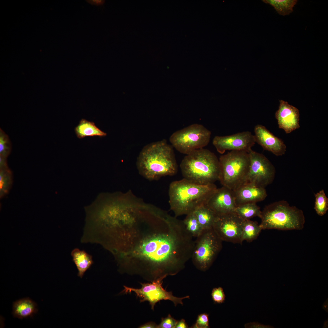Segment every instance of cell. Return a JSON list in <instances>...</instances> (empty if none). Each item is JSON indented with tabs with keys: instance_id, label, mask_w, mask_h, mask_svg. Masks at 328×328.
Segmentation results:
<instances>
[{
	"instance_id": "6da1fadb",
	"label": "cell",
	"mask_w": 328,
	"mask_h": 328,
	"mask_svg": "<svg viewBox=\"0 0 328 328\" xmlns=\"http://www.w3.org/2000/svg\"><path fill=\"white\" fill-rule=\"evenodd\" d=\"M190 235L182 220L156 207H142L108 229L106 249L121 272L150 282L172 275L189 257Z\"/></svg>"
},
{
	"instance_id": "7a4b0ae2",
	"label": "cell",
	"mask_w": 328,
	"mask_h": 328,
	"mask_svg": "<svg viewBox=\"0 0 328 328\" xmlns=\"http://www.w3.org/2000/svg\"><path fill=\"white\" fill-rule=\"evenodd\" d=\"M136 166L139 174L150 181L175 175L178 168L173 148L165 139L145 146L137 158Z\"/></svg>"
},
{
	"instance_id": "3957f363",
	"label": "cell",
	"mask_w": 328,
	"mask_h": 328,
	"mask_svg": "<svg viewBox=\"0 0 328 328\" xmlns=\"http://www.w3.org/2000/svg\"><path fill=\"white\" fill-rule=\"evenodd\" d=\"M217 189L214 183L199 184L184 178L173 181L169 190L170 209L176 217L186 215L206 204Z\"/></svg>"
},
{
	"instance_id": "277c9868",
	"label": "cell",
	"mask_w": 328,
	"mask_h": 328,
	"mask_svg": "<svg viewBox=\"0 0 328 328\" xmlns=\"http://www.w3.org/2000/svg\"><path fill=\"white\" fill-rule=\"evenodd\" d=\"M180 167L183 178L194 183L206 185L219 180V159L208 149L196 150L186 155Z\"/></svg>"
},
{
	"instance_id": "5b68a950",
	"label": "cell",
	"mask_w": 328,
	"mask_h": 328,
	"mask_svg": "<svg viewBox=\"0 0 328 328\" xmlns=\"http://www.w3.org/2000/svg\"><path fill=\"white\" fill-rule=\"evenodd\" d=\"M259 224L262 230H301L304 227L305 217L302 211L290 206L284 200L265 206L261 211Z\"/></svg>"
},
{
	"instance_id": "8992f818",
	"label": "cell",
	"mask_w": 328,
	"mask_h": 328,
	"mask_svg": "<svg viewBox=\"0 0 328 328\" xmlns=\"http://www.w3.org/2000/svg\"><path fill=\"white\" fill-rule=\"evenodd\" d=\"M219 180L222 185L234 190L247 183L250 165L248 152L231 151L219 158Z\"/></svg>"
},
{
	"instance_id": "52a82bcc",
	"label": "cell",
	"mask_w": 328,
	"mask_h": 328,
	"mask_svg": "<svg viewBox=\"0 0 328 328\" xmlns=\"http://www.w3.org/2000/svg\"><path fill=\"white\" fill-rule=\"evenodd\" d=\"M211 132L202 125L193 124L173 133L169 141L179 152L188 155L204 148L209 143Z\"/></svg>"
},
{
	"instance_id": "ba28073f",
	"label": "cell",
	"mask_w": 328,
	"mask_h": 328,
	"mask_svg": "<svg viewBox=\"0 0 328 328\" xmlns=\"http://www.w3.org/2000/svg\"><path fill=\"white\" fill-rule=\"evenodd\" d=\"M222 242L213 227L203 230L195 240L191 258L196 267L203 271L208 269L221 250Z\"/></svg>"
},
{
	"instance_id": "9c48e42d",
	"label": "cell",
	"mask_w": 328,
	"mask_h": 328,
	"mask_svg": "<svg viewBox=\"0 0 328 328\" xmlns=\"http://www.w3.org/2000/svg\"><path fill=\"white\" fill-rule=\"evenodd\" d=\"M167 276H163L154 280L149 283H141L142 287L140 289H135L124 286V289L122 293L127 294L133 292L137 297L140 299L142 302L148 301L151 306V309L154 310L156 304L163 300H168L173 302L175 306L178 304H183L182 300L189 298V296L179 298L174 296L171 292H167L162 287L163 279Z\"/></svg>"
},
{
	"instance_id": "30bf717a",
	"label": "cell",
	"mask_w": 328,
	"mask_h": 328,
	"mask_svg": "<svg viewBox=\"0 0 328 328\" xmlns=\"http://www.w3.org/2000/svg\"><path fill=\"white\" fill-rule=\"evenodd\" d=\"M249 153L250 165L247 183L265 188L273 182L276 173L275 168L262 154L252 149Z\"/></svg>"
},
{
	"instance_id": "8fae6325",
	"label": "cell",
	"mask_w": 328,
	"mask_h": 328,
	"mask_svg": "<svg viewBox=\"0 0 328 328\" xmlns=\"http://www.w3.org/2000/svg\"><path fill=\"white\" fill-rule=\"evenodd\" d=\"M244 220L234 212L217 215L213 228L222 241L241 244Z\"/></svg>"
},
{
	"instance_id": "7c38bea8",
	"label": "cell",
	"mask_w": 328,
	"mask_h": 328,
	"mask_svg": "<svg viewBox=\"0 0 328 328\" xmlns=\"http://www.w3.org/2000/svg\"><path fill=\"white\" fill-rule=\"evenodd\" d=\"M255 142L254 135L248 131L232 135L216 136L212 143L217 152L223 154L226 151H243L249 152Z\"/></svg>"
},
{
	"instance_id": "4fadbf2b",
	"label": "cell",
	"mask_w": 328,
	"mask_h": 328,
	"mask_svg": "<svg viewBox=\"0 0 328 328\" xmlns=\"http://www.w3.org/2000/svg\"><path fill=\"white\" fill-rule=\"evenodd\" d=\"M206 204L216 216L234 212L236 206L233 191L223 186L217 188Z\"/></svg>"
},
{
	"instance_id": "5bb4252c",
	"label": "cell",
	"mask_w": 328,
	"mask_h": 328,
	"mask_svg": "<svg viewBox=\"0 0 328 328\" xmlns=\"http://www.w3.org/2000/svg\"><path fill=\"white\" fill-rule=\"evenodd\" d=\"M255 142L264 149L271 152L275 155L282 156L285 153L286 146L283 141L274 135L264 126L256 125L254 129Z\"/></svg>"
},
{
	"instance_id": "9a60e30c",
	"label": "cell",
	"mask_w": 328,
	"mask_h": 328,
	"mask_svg": "<svg viewBox=\"0 0 328 328\" xmlns=\"http://www.w3.org/2000/svg\"><path fill=\"white\" fill-rule=\"evenodd\" d=\"M275 117L279 128L283 130L287 134L291 133L300 127L299 110L287 101L280 100Z\"/></svg>"
},
{
	"instance_id": "2e32d148",
	"label": "cell",
	"mask_w": 328,
	"mask_h": 328,
	"mask_svg": "<svg viewBox=\"0 0 328 328\" xmlns=\"http://www.w3.org/2000/svg\"><path fill=\"white\" fill-rule=\"evenodd\" d=\"M236 206L243 204L262 201L267 194L265 188L247 183L233 191Z\"/></svg>"
},
{
	"instance_id": "e0dca14e",
	"label": "cell",
	"mask_w": 328,
	"mask_h": 328,
	"mask_svg": "<svg viewBox=\"0 0 328 328\" xmlns=\"http://www.w3.org/2000/svg\"><path fill=\"white\" fill-rule=\"evenodd\" d=\"M38 311L36 303L28 298H24L14 302L13 314L14 317L22 319L31 316Z\"/></svg>"
},
{
	"instance_id": "ac0fdd59",
	"label": "cell",
	"mask_w": 328,
	"mask_h": 328,
	"mask_svg": "<svg viewBox=\"0 0 328 328\" xmlns=\"http://www.w3.org/2000/svg\"><path fill=\"white\" fill-rule=\"evenodd\" d=\"M71 255L78 271L77 275L82 278L85 272L93 264L92 256L85 251L78 248L72 251Z\"/></svg>"
},
{
	"instance_id": "d6986e66",
	"label": "cell",
	"mask_w": 328,
	"mask_h": 328,
	"mask_svg": "<svg viewBox=\"0 0 328 328\" xmlns=\"http://www.w3.org/2000/svg\"><path fill=\"white\" fill-rule=\"evenodd\" d=\"M75 132L77 136L82 138L87 136H98L104 137L107 133L101 130L95 125L94 122L82 119L75 128Z\"/></svg>"
},
{
	"instance_id": "ffe728a7",
	"label": "cell",
	"mask_w": 328,
	"mask_h": 328,
	"mask_svg": "<svg viewBox=\"0 0 328 328\" xmlns=\"http://www.w3.org/2000/svg\"><path fill=\"white\" fill-rule=\"evenodd\" d=\"M193 212L203 230L213 227L216 215L207 204L198 207Z\"/></svg>"
},
{
	"instance_id": "44dd1931",
	"label": "cell",
	"mask_w": 328,
	"mask_h": 328,
	"mask_svg": "<svg viewBox=\"0 0 328 328\" xmlns=\"http://www.w3.org/2000/svg\"><path fill=\"white\" fill-rule=\"evenodd\" d=\"M262 230L256 221L249 220H244L242 233V240L251 242L257 238Z\"/></svg>"
},
{
	"instance_id": "7402d4cb",
	"label": "cell",
	"mask_w": 328,
	"mask_h": 328,
	"mask_svg": "<svg viewBox=\"0 0 328 328\" xmlns=\"http://www.w3.org/2000/svg\"><path fill=\"white\" fill-rule=\"evenodd\" d=\"M234 212L244 220L255 217L260 218L261 211L255 203H247L236 206Z\"/></svg>"
},
{
	"instance_id": "603a6c76",
	"label": "cell",
	"mask_w": 328,
	"mask_h": 328,
	"mask_svg": "<svg viewBox=\"0 0 328 328\" xmlns=\"http://www.w3.org/2000/svg\"><path fill=\"white\" fill-rule=\"evenodd\" d=\"M265 2L269 4L274 7L279 15L285 16L289 15L293 11V8L298 1L297 0H266Z\"/></svg>"
},
{
	"instance_id": "cb8c5ba5",
	"label": "cell",
	"mask_w": 328,
	"mask_h": 328,
	"mask_svg": "<svg viewBox=\"0 0 328 328\" xmlns=\"http://www.w3.org/2000/svg\"><path fill=\"white\" fill-rule=\"evenodd\" d=\"M183 221L187 231L194 237H198L203 229L198 221L194 212L186 215Z\"/></svg>"
},
{
	"instance_id": "d4e9b609",
	"label": "cell",
	"mask_w": 328,
	"mask_h": 328,
	"mask_svg": "<svg viewBox=\"0 0 328 328\" xmlns=\"http://www.w3.org/2000/svg\"><path fill=\"white\" fill-rule=\"evenodd\" d=\"M315 201L314 209L317 214L320 216L324 215L328 210V198L323 190L315 195Z\"/></svg>"
},
{
	"instance_id": "484cf974",
	"label": "cell",
	"mask_w": 328,
	"mask_h": 328,
	"mask_svg": "<svg viewBox=\"0 0 328 328\" xmlns=\"http://www.w3.org/2000/svg\"><path fill=\"white\" fill-rule=\"evenodd\" d=\"M11 173L8 168L0 169V190L2 196L8 191L11 185Z\"/></svg>"
},
{
	"instance_id": "4316f807",
	"label": "cell",
	"mask_w": 328,
	"mask_h": 328,
	"mask_svg": "<svg viewBox=\"0 0 328 328\" xmlns=\"http://www.w3.org/2000/svg\"><path fill=\"white\" fill-rule=\"evenodd\" d=\"M11 144L9 138L3 131L0 129V156L6 158L10 153Z\"/></svg>"
},
{
	"instance_id": "83f0119b",
	"label": "cell",
	"mask_w": 328,
	"mask_h": 328,
	"mask_svg": "<svg viewBox=\"0 0 328 328\" xmlns=\"http://www.w3.org/2000/svg\"><path fill=\"white\" fill-rule=\"evenodd\" d=\"M211 296L214 302L221 303L225 300V296L223 288L221 287L214 288L212 292Z\"/></svg>"
},
{
	"instance_id": "f1b7e54d",
	"label": "cell",
	"mask_w": 328,
	"mask_h": 328,
	"mask_svg": "<svg viewBox=\"0 0 328 328\" xmlns=\"http://www.w3.org/2000/svg\"><path fill=\"white\" fill-rule=\"evenodd\" d=\"M178 322L169 314L167 317L161 319L160 323L158 325V328H174Z\"/></svg>"
},
{
	"instance_id": "f546056e",
	"label": "cell",
	"mask_w": 328,
	"mask_h": 328,
	"mask_svg": "<svg viewBox=\"0 0 328 328\" xmlns=\"http://www.w3.org/2000/svg\"><path fill=\"white\" fill-rule=\"evenodd\" d=\"M209 327L208 315L203 313L199 315L193 328H207Z\"/></svg>"
},
{
	"instance_id": "4dcf8cb0",
	"label": "cell",
	"mask_w": 328,
	"mask_h": 328,
	"mask_svg": "<svg viewBox=\"0 0 328 328\" xmlns=\"http://www.w3.org/2000/svg\"><path fill=\"white\" fill-rule=\"evenodd\" d=\"M158 325L154 322H147L140 326V328H157Z\"/></svg>"
},
{
	"instance_id": "1f68e13d",
	"label": "cell",
	"mask_w": 328,
	"mask_h": 328,
	"mask_svg": "<svg viewBox=\"0 0 328 328\" xmlns=\"http://www.w3.org/2000/svg\"><path fill=\"white\" fill-rule=\"evenodd\" d=\"M86 1L91 5L97 6L101 5H103L105 2L104 0H86Z\"/></svg>"
},
{
	"instance_id": "d6a6232c",
	"label": "cell",
	"mask_w": 328,
	"mask_h": 328,
	"mask_svg": "<svg viewBox=\"0 0 328 328\" xmlns=\"http://www.w3.org/2000/svg\"><path fill=\"white\" fill-rule=\"evenodd\" d=\"M188 326L185 322L184 319H182L179 321L177 322L175 328H186Z\"/></svg>"
}]
</instances>
